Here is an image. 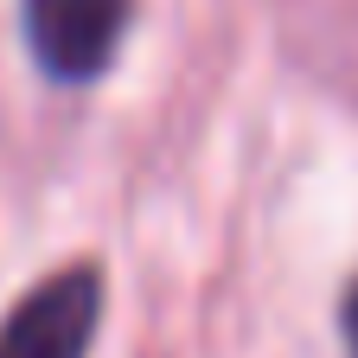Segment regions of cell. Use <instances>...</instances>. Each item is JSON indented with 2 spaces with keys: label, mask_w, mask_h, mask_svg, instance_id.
<instances>
[{
  "label": "cell",
  "mask_w": 358,
  "mask_h": 358,
  "mask_svg": "<svg viewBox=\"0 0 358 358\" xmlns=\"http://www.w3.org/2000/svg\"><path fill=\"white\" fill-rule=\"evenodd\" d=\"M339 327H345V345H352V358H358V282L345 288V307H339Z\"/></svg>",
  "instance_id": "3"
},
{
  "label": "cell",
  "mask_w": 358,
  "mask_h": 358,
  "mask_svg": "<svg viewBox=\"0 0 358 358\" xmlns=\"http://www.w3.org/2000/svg\"><path fill=\"white\" fill-rule=\"evenodd\" d=\"M103 320V275L71 262L45 275L7 320H0V358H83Z\"/></svg>",
  "instance_id": "1"
},
{
  "label": "cell",
  "mask_w": 358,
  "mask_h": 358,
  "mask_svg": "<svg viewBox=\"0 0 358 358\" xmlns=\"http://www.w3.org/2000/svg\"><path fill=\"white\" fill-rule=\"evenodd\" d=\"M134 0H26V38L45 77L96 83L128 32Z\"/></svg>",
  "instance_id": "2"
}]
</instances>
